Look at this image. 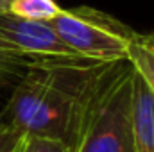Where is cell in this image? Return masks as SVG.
Here are the masks:
<instances>
[{
  "instance_id": "3",
  "label": "cell",
  "mask_w": 154,
  "mask_h": 152,
  "mask_svg": "<svg viewBox=\"0 0 154 152\" xmlns=\"http://www.w3.org/2000/svg\"><path fill=\"white\" fill-rule=\"evenodd\" d=\"M47 23L75 56L99 63L127 59L138 36L124 22L88 5L61 9Z\"/></svg>"
},
{
  "instance_id": "2",
  "label": "cell",
  "mask_w": 154,
  "mask_h": 152,
  "mask_svg": "<svg viewBox=\"0 0 154 152\" xmlns=\"http://www.w3.org/2000/svg\"><path fill=\"white\" fill-rule=\"evenodd\" d=\"M133 74L129 59L106 63L81 109L72 152H134Z\"/></svg>"
},
{
  "instance_id": "11",
  "label": "cell",
  "mask_w": 154,
  "mask_h": 152,
  "mask_svg": "<svg viewBox=\"0 0 154 152\" xmlns=\"http://www.w3.org/2000/svg\"><path fill=\"white\" fill-rule=\"evenodd\" d=\"M11 2H13V0H0V13H9Z\"/></svg>"
},
{
  "instance_id": "10",
  "label": "cell",
  "mask_w": 154,
  "mask_h": 152,
  "mask_svg": "<svg viewBox=\"0 0 154 152\" xmlns=\"http://www.w3.org/2000/svg\"><path fill=\"white\" fill-rule=\"evenodd\" d=\"M25 132L0 122V152H22Z\"/></svg>"
},
{
  "instance_id": "6",
  "label": "cell",
  "mask_w": 154,
  "mask_h": 152,
  "mask_svg": "<svg viewBox=\"0 0 154 152\" xmlns=\"http://www.w3.org/2000/svg\"><path fill=\"white\" fill-rule=\"evenodd\" d=\"M34 59H38V57L0 50V116H2V111L5 108L11 93L14 91L16 84L20 82V79L23 77L29 65Z\"/></svg>"
},
{
  "instance_id": "5",
  "label": "cell",
  "mask_w": 154,
  "mask_h": 152,
  "mask_svg": "<svg viewBox=\"0 0 154 152\" xmlns=\"http://www.w3.org/2000/svg\"><path fill=\"white\" fill-rule=\"evenodd\" d=\"M134 152H154V93L134 70L133 74Z\"/></svg>"
},
{
  "instance_id": "4",
  "label": "cell",
  "mask_w": 154,
  "mask_h": 152,
  "mask_svg": "<svg viewBox=\"0 0 154 152\" xmlns=\"http://www.w3.org/2000/svg\"><path fill=\"white\" fill-rule=\"evenodd\" d=\"M0 50L25 56H75L47 22L0 13Z\"/></svg>"
},
{
  "instance_id": "7",
  "label": "cell",
  "mask_w": 154,
  "mask_h": 152,
  "mask_svg": "<svg viewBox=\"0 0 154 152\" xmlns=\"http://www.w3.org/2000/svg\"><path fill=\"white\" fill-rule=\"evenodd\" d=\"M127 59L154 93V32L138 34L129 47Z\"/></svg>"
},
{
  "instance_id": "8",
  "label": "cell",
  "mask_w": 154,
  "mask_h": 152,
  "mask_svg": "<svg viewBox=\"0 0 154 152\" xmlns=\"http://www.w3.org/2000/svg\"><path fill=\"white\" fill-rule=\"evenodd\" d=\"M61 7L56 0H13L9 13L32 22H50Z\"/></svg>"
},
{
  "instance_id": "9",
  "label": "cell",
  "mask_w": 154,
  "mask_h": 152,
  "mask_svg": "<svg viewBox=\"0 0 154 152\" xmlns=\"http://www.w3.org/2000/svg\"><path fill=\"white\" fill-rule=\"evenodd\" d=\"M22 152H72L70 147L50 136H39V134H25V141Z\"/></svg>"
},
{
  "instance_id": "1",
  "label": "cell",
  "mask_w": 154,
  "mask_h": 152,
  "mask_svg": "<svg viewBox=\"0 0 154 152\" xmlns=\"http://www.w3.org/2000/svg\"><path fill=\"white\" fill-rule=\"evenodd\" d=\"M104 66L81 56L34 59L11 93L0 122L25 134L57 138L72 150L81 109Z\"/></svg>"
}]
</instances>
